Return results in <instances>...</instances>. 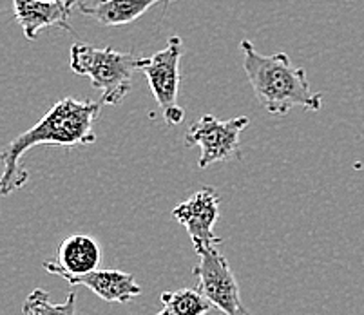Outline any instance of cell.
I'll return each instance as SVG.
<instances>
[{
  "instance_id": "13",
  "label": "cell",
  "mask_w": 364,
  "mask_h": 315,
  "mask_svg": "<svg viewBox=\"0 0 364 315\" xmlns=\"http://www.w3.org/2000/svg\"><path fill=\"white\" fill-rule=\"evenodd\" d=\"M26 315H76V294L69 292L68 299L62 304H53L49 294L42 288H35L22 304Z\"/></svg>"
},
{
  "instance_id": "2",
  "label": "cell",
  "mask_w": 364,
  "mask_h": 315,
  "mask_svg": "<svg viewBox=\"0 0 364 315\" xmlns=\"http://www.w3.org/2000/svg\"><path fill=\"white\" fill-rule=\"evenodd\" d=\"M243 69L261 107L274 116H284L294 107L319 111L323 96L312 92L306 71L296 68L287 53L261 55L250 41L241 42Z\"/></svg>"
},
{
  "instance_id": "4",
  "label": "cell",
  "mask_w": 364,
  "mask_h": 315,
  "mask_svg": "<svg viewBox=\"0 0 364 315\" xmlns=\"http://www.w3.org/2000/svg\"><path fill=\"white\" fill-rule=\"evenodd\" d=\"M183 55V42L180 36H171L164 49L149 58L138 60V71L147 78L152 96L160 107L161 116L167 125H180L185 118V111L178 105L181 71L180 62Z\"/></svg>"
},
{
  "instance_id": "9",
  "label": "cell",
  "mask_w": 364,
  "mask_h": 315,
  "mask_svg": "<svg viewBox=\"0 0 364 315\" xmlns=\"http://www.w3.org/2000/svg\"><path fill=\"white\" fill-rule=\"evenodd\" d=\"M13 13L28 41H35L41 29L53 28V26L75 35L69 24L73 9L64 4L41 2V0H13Z\"/></svg>"
},
{
  "instance_id": "8",
  "label": "cell",
  "mask_w": 364,
  "mask_h": 315,
  "mask_svg": "<svg viewBox=\"0 0 364 315\" xmlns=\"http://www.w3.org/2000/svg\"><path fill=\"white\" fill-rule=\"evenodd\" d=\"M102 261V248L91 235H68L56 250V261H44L42 267L49 274L60 275H85L98 270Z\"/></svg>"
},
{
  "instance_id": "3",
  "label": "cell",
  "mask_w": 364,
  "mask_h": 315,
  "mask_svg": "<svg viewBox=\"0 0 364 315\" xmlns=\"http://www.w3.org/2000/svg\"><path fill=\"white\" fill-rule=\"evenodd\" d=\"M138 60L132 53L112 48L100 49L80 42L71 46V71L87 76L92 87L102 92V105H117L129 95Z\"/></svg>"
},
{
  "instance_id": "5",
  "label": "cell",
  "mask_w": 364,
  "mask_h": 315,
  "mask_svg": "<svg viewBox=\"0 0 364 315\" xmlns=\"http://www.w3.org/2000/svg\"><path fill=\"white\" fill-rule=\"evenodd\" d=\"M196 254L200 255V263L194 267L193 274L198 277V290L208 303L225 315H248L227 257L218 247H205Z\"/></svg>"
},
{
  "instance_id": "1",
  "label": "cell",
  "mask_w": 364,
  "mask_h": 315,
  "mask_svg": "<svg viewBox=\"0 0 364 315\" xmlns=\"http://www.w3.org/2000/svg\"><path fill=\"white\" fill-rule=\"evenodd\" d=\"M102 104L92 100L64 98L56 102L46 116L31 129L15 136L11 144L2 149V180L0 194L9 196L18 191L29 180V172L22 167V156L38 145L58 147H85L97 142L95 122Z\"/></svg>"
},
{
  "instance_id": "10",
  "label": "cell",
  "mask_w": 364,
  "mask_h": 315,
  "mask_svg": "<svg viewBox=\"0 0 364 315\" xmlns=\"http://www.w3.org/2000/svg\"><path fill=\"white\" fill-rule=\"evenodd\" d=\"M73 287H85L107 303H129L141 294L134 275L122 270H95L85 275H65Z\"/></svg>"
},
{
  "instance_id": "6",
  "label": "cell",
  "mask_w": 364,
  "mask_h": 315,
  "mask_svg": "<svg viewBox=\"0 0 364 315\" xmlns=\"http://www.w3.org/2000/svg\"><path fill=\"white\" fill-rule=\"evenodd\" d=\"M247 116H237L230 120H218L216 116L205 114L185 134V147L200 145V169H207L216 161L232 160L240 151V134L248 127Z\"/></svg>"
},
{
  "instance_id": "7",
  "label": "cell",
  "mask_w": 364,
  "mask_h": 315,
  "mask_svg": "<svg viewBox=\"0 0 364 315\" xmlns=\"http://www.w3.org/2000/svg\"><path fill=\"white\" fill-rule=\"evenodd\" d=\"M172 218L187 230L196 252L221 243V237L214 234V225L220 218V196L213 187H203L178 203L172 208Z\"/></svg>"
},
{
  "instance_id": "12",
  "label": "cell",
  "mask_w": 364,
  "mask_h": 315,
  "mask_svg": "<svg viewBox=\"0 0 364 315\" xmlns=\"http://www.w3.org/2000/svg\"><path fill=\"white\" fill-rule=\"evenodd\" d=\"M161 310L156 315H207L213 304L198 288H180L160 295Z\"/></svg>"
},
{
  "instance_id": "11",
  "label": "cell",
  "mask_w": 364,
  "mask_h": 315,
  "mask_svg": "<svg viewBox=\"0 0 364 315\" xmlns=\"http://www.w3.org/2000/svg\"><path fill=\"white\" fill-rule=\"evenodd\" d=\"M168 2L174 0H97L92 6L80 4L78 9L84 15L100 22L102 26L118 28L138 21L152 6L168 4Z\"/></svg>"
},
{
  "instance_id": "14",
  "label": "cell",
  "mask_w": 364,
  "mask_h": 315,
  "mask_svg": "<svg viewBox=\"0 0 364 315\" xmlns=\"http://www.w3.org/2000/svg\"><path fill=\"white\" fill-rule=\"evenodd\" d=\"M41 2H55V4H64L68 8H76V6H80V0H41Z\"/></svg>"
}]
</instances>
